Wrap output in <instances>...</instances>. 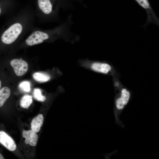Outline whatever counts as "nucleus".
<instances>
[{"label":"nucleus","instance_id":"nucleus-11","mask_svg":"<svg viewBox=\"0 0 159 159\" xmlns=\"http://www.w3.org/2000/svg\"><path fill=\"white\" fill-rule=\"evenodd\" d=\"M11 94L10 88L7 87H3L0 90V107L3 105L9 98Z\"/></svg>","mask_w":159,"mask_h":159},{"label":"nucleus","instance_id":"nucleus-5","mask_svg":"<svg viewBox=\"0 0 159 159\" xmlns=\"http://www.w3.org/2000/svg\"><path fill=\"white\" fill-rule=\"evenodd\" d=\"M0 143L7 149L14 151L16 146L13 139L3 131H0Z\"/></svg>","mask_w":159,"mask_h":159},{"label":"nucleus","instance_id":"nucleus-3","mask_svg":"<svg viewBox=\"0 0 159 159\" xmlns=\"http://www.w3.org/2000/svg\"><path fill=\"white\" fill-rule=\"evenodd\" d=\"M49 36L48 33L40 31L33 32L26 40V44L29 46L39 44L44 41L49 39Z\"/></svg>","mask_w":159,"mask_h":159},{"label":"nucleus","instance_id":"nucleus-10","mask_svg":"<svg viewBox=\"0 0 159 159\" xmlns=\"http://www.w3.org/2000/svg\"><path fill=\"white\" fill-rule=\"evenodd\" d=\"M44 121V117L41 114L38 115L34 118L32 120L31 127L32 130L37 133L40 130Z\"/></svg>","mask_w":159,"mask_h":159},{"label":"nucleus","instance_id":"nucleus-18","mask_svg":"<svg viewBox=\"0 0 159 159\" xmlns=\"http://www.w3.org/2000/svg\"><path fill=\"white\" fill-rule=\"evenodd\" d=\"M1 8H0V14L1 13Z\"/></svg>","mask_w":159,"mask_h":159},{"label":"nucleus","instance_id":"nucleus-2","mask_svg":"<svg viewBox=\"0 0 159 159\" xmlns=\"http://www.w3.org/2000/svg\"><path fill=\"white\" fill-rule=\"evenodd\" d=\"M145 11L147 15V21L143 26L146 27L150 23L159 26V20L148 0H135Z\"/></svg>","mask_w":159,"mask_h":159},{"label":"nucleus","instance_id":"nucleus-6","mask_svg":"<svg viewBox=\"0 0 159 159\" xmlns=\"http://www.w3.org/2000/svg\"><path fill=\"white\" fill-rule=\"evenodd\" d=\"M130 97L129 92L126 89H122L121 91L120 97L118 98L116 102V107L118 110L123 108L129 101Z\"/></svg>","mask_w":159,"mask_h":159},{"label":"nucleus","instance_id":"nucleus-9","mask_svg":"<svg viewBox=\"0 0 159 159\" xmlns=\"http://www.w3.org/2000/svg\"><path fill=\"white\" fill-rule=\"evenodd\" d=\"M91 67L95 71L104 74H107L111 69V66L108 64L95 63L92 64Z\"/></svg>","mask_w":159,"mask_h":159},{"label":"nucleus","instance_id":"nucleus-7","mask_svg":"<svg viewBox=\"0 0 159 159\" xmlns=\"http://www.w3.org/2000/svg\"><path fill=\"white\" fill-rule=\"evenodd\" d=\"M23 137L25 138V143L26 144L35 146L37 144L38 137L32 130H23L22 132Z\"/></svg>","mask_w":159,"mask_h":159},{"label":"nucleus","instance_id":"nucleus-8","mask_svg":"<svg viewBox=\"0 0 159 159\" xmlns=\"http://www.w3.org/2000/svg\"><path fill=\"white\" fill-rule=\"evenodd\" d=\"M38 2L39 9L44 14L49 15L52 12L53 5L51 0H38Z\"/></svg>","mask_w":159,"mask_h":159},{"label":"nucleus","instance_id":"nucleus-17","mask_svg":"<svg viewBox=\"0 0 159 159\" xmlns=\"http://www.w3.org/2000/svg\"><path fill=\"white\" fill-rule=\"evenodd\" d=\"M77 1H79V2L81 3H82L83 2V0H76Z\"/></svg>","mask_w":159,"mask_h":159},{"label":"nucleus","instance_id":"nucleus-4","mask_svg":"<svg viewBox=\"0 0 159 159\" xmlns=\"http://www.w3.org/2000/svg\"><path fill=\"white\" fill-rule=\"evenodd\" d=\"M10 64L16 75L19 77L25 74L28 69V63L22 58L13 59L11 61Z\"/></svg>","mask_w":159,"mask_h":159},{"label":"nucleus","instance_id":"nucleus-13","mask_svg":"<svg viewBox=\"0 0 159 159\" xmlns=\"http://www.w3.org/2000/svg\"><path fill=\"white\" fill-rule=\"evenodd\" d=\"M32 102V96L29 95H25L21 99L20 105L22 108L28 109Z\"/></svg>","mask_w":159,"mask_h":159},{"label":"nucleus","instance_id":"nucleus-1","mask_svg":"<svg viewBox=\"0 0 159 159\" xmlns=\"http://www.w3.org/2000/svg\"><path fill=\"white\" fill-rule=\"evenodd\" d=\"M22 29V26L20 24L16 23L13 24L2 34L1 37L2 42L6 44L12 43L18 38Z\"/></svg>","mask_w":159,"mask_h":159},{"label":"nucleus","instance_id":"nucleus-15","mask_svg":"<svg viewBox=\"0 0 159 159\" xmlns=\"http://www.w3.org/2000/svg\"><path fill=\"white\" fill-rule=\"evenodd\" d=\"M20 88L23 91L28 92L30 90V84L27 81H23L20 83L19 85Z\"/></svg>","mask_w":159,"mask_h":159},{"label":"nucleus","instance_id":"nucleus-14","mask_svg":"<svg viewBox=\"0 0 159 159\" xmlns=\"http://www.w3.org/2000/svg\"><path fill=\"white\" fill-rule=\"evenodd\" d=\"M34 97L35 99L38 101L41 102L44 101L46 97L42 95L41 90L38 88H35L34 91Z\"/></svg>","mask_w":159,"mask_h":159},{"label":"nucleus","instance_id":"nucleus-16","mask_svg":"<svg viewBox=\"0 0 159 159\" xmlns=\"http://www.w3.org/2000/svg\"><path fill=\"white\" fill-rule=\"evenodd\" d=\"M4 158L3 156L0 153V159H4Z\"/></svg>","mask_w":159,"mask_h":159},{"label":"nucleus","instance_id":"nucleus-12","mask_svg":"<svg viewBox=\"0 0 159 159\" xmlns=\"http://www.w3.org/2000/svg\"><path fill=\"white\" fill-rule=\"evenodd\" d=\"M33 77L35 80L41 82H47L50 79V77L49 75L42 72L34 73L33 74Z\"/></svg>","mask_w":159,"mask_h":159}]
</instances>
